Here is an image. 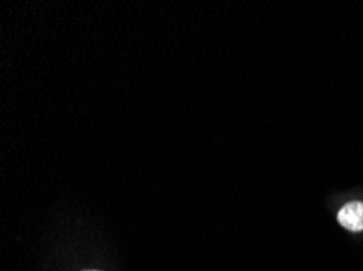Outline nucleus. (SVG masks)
I'll return each instance as SVG.
<instances>
[{
  "mask_svg": "<svg viewBox=\"0 0 363 271\" xmlns=\"http://www.w3.org/2000/svg\"><path fill=\"white\" fill-rule=\"evenodd\" d=\"M337 221L342 228L352 232L363 231V203L350 202L344 204L337 214Z\"/></svg>",
  "mask_w": 363,
  "mask_h": 271,
  "instance_id": "obj_1",
  "label": "nucleus"
}]
</instances>
